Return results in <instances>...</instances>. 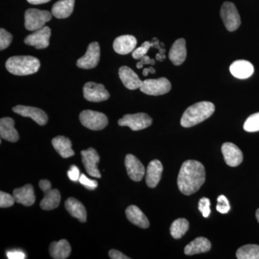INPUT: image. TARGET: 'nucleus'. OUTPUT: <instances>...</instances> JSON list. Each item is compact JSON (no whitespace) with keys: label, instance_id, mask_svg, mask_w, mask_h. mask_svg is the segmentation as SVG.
<instances>
[{"label":"nucleus","instance_id":"obj_30","mask_svg":"<svg viewBox=\"0 0 259 259\" xmlns=\"http://www.w3.org/2000/svg\"><path fill=\"white\" fill-rule=\"evenodd\" d=\"M188 221L185 218H179L172 223L170 232H171V236L175 239H180L182 236H185L186 233L189 229Z\"/></svg>","mask_w":259,"mask_h":259},{"label":"nucleus","instance_id":"obj_37","mask_svg":"<svg viewBox=\"0 0 259 259\" xmlns=\"http://www.w3.org/2000/svg\"><path fill=\"white\" fill-rule=\"evenodd\" d=\"M199 209L204 218H208L210 214V201L207 197H202L199 202Z\"/></svg>","mask_w":259,"mask_h":259},{"label":"nucleus","instance_id":"obj_8","mask_svg":"<svg viewBox=\"0 0 259 259\" xmlns=\"http://www.w3.org/2000/svg\"><path fill=\"white\" fill-rule=\"evenodd\" d=\"M153 120L147 114L140 112L134 115H125L118 120V125L127 126L134 131L147 128L151 125Z\"/></svg>","mask_w":259,"mask_h":259},{"label":"nucleus","instance_id":"obj_34","mask_svg":"<svg viewBox=\"0 0 259 259\" xmlns=\"http://www.w3.org/2000/svg\"><path fill=\"white\" fill-rule=\"evenodd\" d=\"M15 202L14 196L5 192H0V207L1 208L11 207L14 204Z\"/></svg>","mask_w":259,"mask_h":259},{"label":"nucleus","instance_id":"obj_22","mask_svg":"<svg viewBox=\"0 0 259 259\" xmlns=\"http://www.w3.org/2000/svg\"><path fill=\"white\" fill-rule=\"evenodd\" d=\"M168 58L175 66H180L187 58V48L184 38H180L174 42L170 49Z\"/></svg>","mask_w":259,"mask_h":259},{"label":"nucleus","instance_id":"obj_23","mask_svg":"<svg viewBox=\"0 0 259 259\" xmlns=\"http://www.w3.org/2000/svg\"><path fill=\"white\" fill-rule=\"evenodd\" d=\"M65 208L72 217L79 220L80 222L87 221V210L83 204L74 197H69L65 202Z\"/></svg>","mask_w":259,"mask_h":259},{"label":"nucleus","instance_id":"obj_43","mask_svg":"<svg viewBox=\"0 0 259 259\" xmlns=\"http://www.w3.org/2000/svg\"><path fill=\"white\" fill-rule=\"evenodd\" d=\"M39 187H40V188L41 189L44 193L51 190V184L49 180H40V182H39Z\"/></svg>","mask_w":259,"mask_h":259},{"label":"nucleus","instance_id":"obj_7","mask_svg":"<svg viewBox=\"0 0 259 259\" xmlns=\"http://www.w3.org/2000/svg\"><path fill=\"white\" fill-rule=\"evenodd\" d=\"M171 89V82L166 78L161 77L157 79L144 80L140 90L148 95L158 96L168 93Z\"/></svg>","mask_w":259,"mask_h":259},{"label":"nucleus","instance_id":"obj_33","mask_svg":"<svg viewBox=\"0 0 259 259\" xmlns=\"http://www.w3.org/2000/svg\"><path fill=\"white\" fill-rule=\"evenodd\" d=\"M13 40V35L9 32L1 28L0 30V50L3 51L7 49Z\"/></svg>","mask_w":259,"mask_h":259},{"label":"nucleus","instance_id":"obj_1","mask_svg":"<svg viewBox=\"0 0 259 259\" xmlns=\"http://www.w3.org/2000/svg\"><path fill=\"white\" fill-rule=\"evenodd\" d=\"M205 168L200 162L188 160L181 166L177 185L182 194L191 195L200 189L205 182Z\"/></svg>","mask_w":259,"mask_h":259},{"label":"nucleus","instance_id":"obj_21","mask_svg":"<svg viewBox=\"0 0 259 259\" xmlns=\"http://www.w3.org/2000/svg\"><path fill=\"white\" fill-rule=\"evenodd\" d=\"M15 202L23 205L31 206L35 203V195L33 187L31 185H26L13 191Z\"/></svg>","mask_w":259,"mask_h":259},{"label":"nucleus","instance_id":"obj_29","mask_svg":"<svg viewBox=\"0 0 259 259\" xmlns=\"http://www.w3.org/2000/svg\"><path fill=\"white\" fill-rule=\"evenodd\" d=\"M44 199L40 202V207L44 210H52L59 207L61 202V193L58 190H52L45 192Z\"/></svg>","mask_w":259,"mask_h":259},{"label":"nucleus","instance_id":"obj_42","mask_svg":"<svg viewBox=\"0 0 259 259\" xmlns=\"http://www.w3.org/2000/svg\"><path fill=\"white\" fill-rule=\"evenodd\" d=\"M8 258L10 259H23L25 258V254L22 251L15 250V251H9L7 253Z\"/></svg>","mask_w":259,"mask_h":259},{"label":"nucleus","instance_id":"obj_41","mask_svg":"<svg viewBox=\"0 0 259 259\" xmlns=\"http://www.w3.org/2000/svg\"><path fill=\"white\" fill-rule=\"evenodd\" d=\"M109 256L112 259H129V257L126 256L123 253L119 250L112 249L109 251Z\"/></svg>","mask_w":259,"mask_h":259},{"label":"nucleus","instance_id":"obj_14","mask_svg":"<svg viewBox=\"0 0 259 259\" xmlns=\"http://www.w3.org/2000/svg\"><path fill=\"white\" fill-rule=\"evenodd\" d=\"M125 165L127 175L134 182H141L146 174V168L143 163L132 154L125 156Z\"/></svg>","mask_w":259,"mask_h":259},{"label":"nucleus","instance_id":"obj_47","mask_svg":"<svg viewBox=\"0 0 259 259\" xmlns=\"http://www.w3.org/2000/svg\"><path fill=\"white\" fill-rule=\"evenodd\" d=\"M255 217H256L257 221L259 223V209H257L256 213H255Z\"/></svg>","mask_w":259,"mask_h":259},{"label":"nucleus","instance_id":"obj_40","mask_svg":"<svg viewBox=\"0 0 259 259\" xmlns=\"http://www.w3.org/2000/svg\"><path fill=\"white\" fill-rule=\"evenodd\" d=\"M155 63H156V61H155L154 59H151L149 56L146 55L141 58V61H139L137 65H136V67H137L138 69H141V68H143V66H144V65H154Z\"/></svg>","mask_w":259,"mask_h":259},{"label":"nucleus","instance_id":"obj_27","mask_svg":"<svg viewBox=\"0 0 259 259\" xmlns=\"http://www.w3.org/2000/svg\"><path fill=\"white\" fill-rule=\"evenodd\" d=\"M75 0H59L53 6L51 13L55 18H69L74 10Z\"/></svg>","mask_w":259,"mask_h":259},{"label":"nucleus","instance_id":"obj_20","mask_svg":"<svg viewBox=\"0 0 259 259\" xmlns=\"http://www.w3.org/2000/svg\"><path fill=\"white\" fill-rule=\"evenodd\" d=\"M0 136L12 143L18 141L19 134L15 128V121L11 117H3L0 120Z\"/></svg>","mask_w":259,"mask_h":259},{"label":"nucleus","instance_id":"obj_18","mask_svg":"<svg viewBox=\"0 0 259 259\" xmlns=\"http://www.w3.org/2000/svg\"><path fill=\"white\" fill-rule=\"evenodd\" d=\"M137 45V40L134 35H125L117 37L113 42V49L116 53L126 55L133 52Z\"/></svg>","mask_w":259,"mask_h":259},{"label":"nucleus","instance_id":"obj_4","mask_svg":"<svg viewBox=\"0 0 259 259\" xmlns=\"http://www.w3.org/2000/svg\"><path fill=\"white\" fill-rule=\"evenodd\" d=\"M52 18V13L47 10L29 9L25 13V27L30 31L44 28Z\"/></svg>","mask_w":259,"mask_h":259},{"label":"nucleus","instance_id":"obj_44","mask_svg":"<svg viewBox=\"0 0 259 259\" xmlns=\"http://www.w3.org/2000/svg\"><path fill=\"white\" fill-rule=\"evenodd\" d=\"M29 3L32 5H41L49 3L51 0H27Z\"/></svg>","mask_w":259,"mask_h":259},{"label":"nucleus","instance_id":"obj_12","mask_svg":"<svg viewBox=\"0 0 259 259\" xmlns=\"http://www.w3.org/2000/svg\"><path fill=\"white\" fill-rule=\"evenodd\" d=\"M81 154L83 166L88 175L95 178H101V174L97 167L100 158L96 150L90 148L81 151Z\"/></svg>","mask_w":259,"mask_h":259},{"label":"nucleus","instance_id":"obj_28","mask_svg":"<svg viewBox=\"0 0 259 259\" xmlns=\"http://www.w3.org/2000/svg\"><path fill=\"white\" fill-rule=\"evenodd\" d=\"M49 252L53 258L66 259L71 254V248L66 240H61L51 243Z\"/></svg>","mask_w":259,"mask_h":259},{"label":"nucleus","instance_id":"obj_10","mask_svg":"<svg viewBox=\"0 0 259 259\" xmlns=\"http://www.w3.org/2000/svg\"><path fill=\"white\" fill-rule=\"evenodd\" d=\"M100 59V47L97 42H93L89 45L85 55L78 59V67L83 69H91L96 67Z\"/></svg>","mask_w":259,"mask_h":259},{"label":"nucleus","instance_id":"obj_35","mask_svg":"<svg viewBox=\"0 0 259 259\" xmlns=\"http://www.w3.org/2000/svg\"><path fill=\"white\" fill-rule=\"evenodd\" d=\"M216 209L218 212L222 213V214H226L229 212L231 206H230L229 201L227 199L226 196L220 195L218 197V204L216 206Z\"/></svg>","mask_w":259,"mask_h":259},{"label":"nucleus","instance_id":"obj_5","mask_svg":"<svg viewBox=\"0 0 259 259\" xmlns=\"http://www.w3.org/2000/svg\"><path fill=\"white\" fill-rule=\"evenodd\" d=\"M82 125L92 131H101L108 125V119L105 114L93 110H83L79 115Z\"/></svg>","mask_w":259,"mask_h":259},{"label":"nucleus","instance_id":"obj_2","mask_svg":"<svg viewBox=\"0 0 259 259\" xmlns=\"http://www.w3.org/2000/svg\"><path fill=\"white\" fill-rule=\"evenodd\" d=\"M215 107L210 102H200L194 104L185 110L181 119V125L190 127L207 120L214 113Z\"/></svg>","mask_w":259,"mask_h":259},{"label":"nucleus","instance_id":"obj_16","mask_svg":"<svg viewBox=\"0 0 259 259\" xmlns=\"http://www.w3.org/2000/svg\"><path fill=\"white\" fill-rule=\"evenodd\" d=\"M163 172V165L158 160H153L150 162L146 169V185L150 188H155L159 183Z\"/></svg>","mask_w":259,"mask_h":259},{"label":"nucleus","instance_id":"obj_31","mask_svg":"<svg viewBox=\"0 0 259 259\" xmlns=\"http://www.w3.org/2000/svg\"><path fill=\"white\" fill-rule=\"evenodd\" d=\"M236 257L238 259H259V245H243L237 250Z\"/></svg>","mask_w":259,"mask_h":259},{"label":"nucleus","instance_id":"obj_26","mask_svg":"<svg viewBox=\"0 0 259 259\" xmlns=\"http://www.w3.org/2000/svg\"><path fill=\"white\" fill-rule=\"evenodd\" d=\"M52 145L61 157L67 158L74 156L72 144L68 138L59 136L52 140Z\"/></svg>","mask_w":259,"mask_h":259},{"label":"nucleus","instance_id":"obj_19","mask_svg":"<svg viewBox=\"0 0 259 259\" xmlns=\"http://www.w3.org/2000/svg\"><path fill=\"white\" fill-rule=\"evenodd\" d=\"M230 71L237 79H245L249 78L254 72V67L249 61L238 60L230 66Z\"/></svg>","mask_w":259,"mask_h":259},{"label":"nucleus","instance_id":"obj_15","mask_svg":"<svg viewBox=\"0 0 259 259\" xmlns=\"http://www.w3.org/2000/svg\"><path fill=\"white\" fill-rule=\"evenodd\" d=\"M221 149H222L225 161L228 166H238L243 161V153L236 145L232 143H225Z\"/></svg>","mask_w":259,"mask_h":259},{"label":"nucleus","instance_id":"obj_25","mask_svg":"<svg viewBox=\"0 0 259 259\" xmlns=\"http://www.w3.org/2000/svg\"><path fill=\"white\" fill-rule=\"evenodd\" d=\"M211 248V243L207 238L199 237L186 245L185 253L192 255L208 252Z\"/></svg>","mask_w":259,"mask_h":259},{"label":"nucleus","instance_id":"obj_3","mask_svg":"<svg viewBox=\"0 0 259 259\" xmlns=\"http://www.w3.org/2000/svg\"><path fill=\"white\" fill-rule=\"evenodd\" d=\"M40 61L30 56H13L6 62L8 71L17 76L35 74L40 69Z\"/></svg>","mask_w":259,"mask_h":259},{"label":"nucleus","instance_id":"obj_9","mask_svg":"<svg viewBox=\"0 0 259 259\" xmlns=\"http://www.w3.org/2000/svg\"><path fill=\"white\" fill-rule=\"evenodd\" d=\"M83 97L88 101L100 102L108 100L110 94L102 83L90 81L85 83L83 88Z\"/></svg>","mask_w":259,"mask_h":259},{"label":"nucleus","instance_id":"obj_36","mask_svg":"<svg viewBox=\"0 0 259 259\" xmlns=\"http://www.w3.org/2000/svg\"><path fill=\"white\" fill-rule=\"evenodd\" d=\"M151 47V42L145 41L141 47L135 49L132 53L133 58L135 59H141L143 56H146L150 48Z\"/></svg>","mask_w":259,"mask_h":259},{"label":"nucleus","instance_id":"obj_46","mask_svg":"<svg viewBox=\"0 0 259 259\" xmlns=\"http://www.w3.org/2000/svg\"><path fill=\"white\" fill-rule=\"evenodd\" d=\"M156 59H157L158 61H163L166 59V56H165L164 54H161V53H159L156 56Z\"/></svg>","mask_w":259,"mask_h":259},{"label":"nucleus","instance_id":"obj_45","mask_svg":"<svg viewBox=\"0 0 259 259\" xmlns=\"http://www.w3.org/2000/svg\"><path fill=\"white\" fill-rule=\"evenodd\" d=\"M149 73H151V74H155L156 73V70L153 69V67H149L148 69H144V71H143V75L144 76H147Z\"/></svg>","mask_w":259,"mask_h":259},{"label":"nucleus","instance_id":"obj_24","mask_svg":"<svg viewBox=\"0 0 259 259\" xmlns=\"http://www.w3.org/2000/svg\"><path fill=\"white\" fill-rule=\"evenodd\" d=\"M126 216L131 223L141 228H148L150 226L149 221L144 212L136 205H131L126 209Z\"/></svg>","mask_w":259,"mask_h":259},{"label":"nucleus","instance_id":"obj_17","mask_svg":"<svg viewBox=\"0 0 259 259\" xmlns=\"http://www.w3.org/2000/svg\"><path fill=\"white\" fill-rule=\"evenodd\" d=\"M119 76L124 86L128 90H137L142 86L143 81L139 79V76L127 66H124L120 68Z\"/></svg>","mask_w":259,"mask_h":259},{"label":"nucleus","instance_id":"obj_6","mask_svg":"<svg viewBox=\"0 0 259 259\" xmlns=\"http://www.w3.org/2000/svg\"><path fill=\"white\" fill-rule=\"evenodd\" d=\"M221 16L228 31H235L241 25V17L233 3L230 2L223 3L221 9Z\"/></svg>","mask_w":259,"mask_h":259},{"label":"nucleus","instance_id":"obj_13","mask_svg":"<svg viewBox=\"0 0 259 259\" xmlns=\"http://www.w3.org/2000/svg\"><path fill=\"white\" fill-rule=\"evenodd\" d=\"M13 110L23 117H30L40 125H45L49 120L47 114L37 107L17 105L13 107Z\"/></svg>","mask_w":259,"mask_h":259},{"label":"nucleus","instance_id":"obj_38","mask_svg":"<svg viewBox=\"0 0 259 259\" xmlns=\"http://www.w3.org/2000/svg\"><path fill=\"white\" fill-rule=\"evenodd\" d=\"M79 182L87 189L90 190H95L98 186L97 181L90 180L84 175H80Z\"/></svg>","mask_w":259,"mask_h":259},{"label":"nucleus","instance_id":"obj_39","mask_svg":"<svg viewBox=\"0 0 259 259\" xmlns=\"http://www.w3.org/2000/svg\"><path fill=\"white\" fill-rule=\"evenodd\" d=\"M68 177L73 182H77L79 180V170L76 166H71L68 171Z\"/></svg>","mask_w":259,"mask_h":259},{"label":"nucleus","instance_id":"obj_32","mask_svg":"<svg viewBox=\"0 0 259 259\" xmlns=\"http://www.w3.org/2000/svg\"><path fill=\"white\" fill-rule=\"evenodd\" d=\"M243 129L249 133L259 131V112L253 114L247 118L243 125Z\"/></svg>","mask_w":259,"mask_h":259},{"label":"nucleus","instance_id":"obj_11","mask_svg":"<svg viewBox=\"0 0 259 259\" xmlns=\"http://www.w3.org/2000/svg\"><path fill=\"white\" fill-rule=\"evenodd\" d=\"M51 35L50 28L44 26V28L35 30L28 36L25 37V44L36 49H47L49 47V40Z\"/></svg>","mask_w":259,"mask_h":259}]
</instances>
